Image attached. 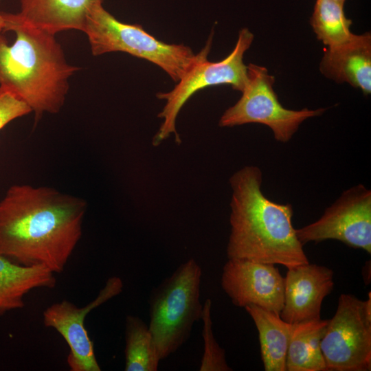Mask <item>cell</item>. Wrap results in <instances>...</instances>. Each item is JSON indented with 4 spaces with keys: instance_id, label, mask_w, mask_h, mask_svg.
<instances>
[{
    "instance_id": "1",
    "label": "cell",
    "mask_w": 371,
    "mask_h": 371,
    "mask_svg": "<svg viewBox=\"0 0 371 371\" xmlns=\"http://www.w3.org/2000/svg\"><path fill=\"white\" fill-rule=\"evenodd\" d=\"M86 210L83 199L52 188L12 186L0 201V252L60 273L81 238Z\"/></svg>"
},
{
    "instance_id": "2",
    "label": "cell",
    "mask_w": 371,
    "mask_h": 371,
    "mask_svg": "<svg viewBox=\"0 0 371 371\" xmlns=\"http://www.w3.org/2000/svg\"><path fill=\"white\" fill-rule=\"evenodd\" d=\"M262 183V171L256 166H246L229 179L228 259L278 264L287 269L309 263L292 223L291 204L268 199Z\"/></svg>"
},
{
    "instance_id": "3",
    "label": "cell",
    "mask_w": 371,
    "mask_h": 371,
    "mask_svg": "<svg viewBox=\"0 0 371 371\" xmlns=\"http://www.w3.org/2000/svg\"><path fill=\"white\" fill-rule=\"evenodd\" d=\"M3 32L15 34L12 44L0 36V85L15 92L31 108L35 123L45 113H57L69 91V80L80 67L66 59L56 34L1 12Z\"/></svg>"
},
{
    "instance_id": "4",
    "label": "cell",
    "mask_w": 371,
    "mask_h": 371,
    "mask_svg": "<svg viewBox=\"0 0 371 371\" xmlns=\"http://www.w3.org/2000/svg\"><path fill=\"white\" fill-rule=\"evenodd\" d=\"M201 267L190 258L150 293L148 325L160 361L181 347L190 337L194 323L201 319Z\"/></svg>"
},
{
    "instance_id": "5",
    "label": "cell",
    "mask_w": 371,
    "mask_h": 371,
    "mask_svg": "<svg viewBox=\"0 0 371 371\" xmlns=\"http://www.w3.org/2000/svg\"><path fill=\"white\" fill-rule=\"evenodd\" d=\"M91 54L100 56L121 52L146 60L165 71L176 82L204 55L209 54L212 35L195 54L188 46L168 44L146 32L139 24L122 23L98 5L89 13L83 30Z\"/></svg>"
},
{
    "instance_id": "6",
    "label": "cell",
    "mask_w": 371,
    "mask_h": 371,
    "mask_svg": "<svg viewBox=\"0 0 371 371\" xmlns=\"http://www.w3.org/2000/svg\"><path fill=\"white\" fill-rule=\"evenodd\" d=\"M254 40V34L247 29L239 31L236 44L232 52L218 62L207 60L208 54L196 61L177 82L173 89L159 92L157 98L165 100L166 104L158 114L163 122L153 139L157 146L172 134L181 143L176 130V120L183 106L190 98L201 89L212 86L229 85L235 90L243 91L247 82V65L243 62L245 52Z\"/></svg>"
},
{
    "instance_id": "7",
    "label": "cell",
    "mask_w": 371,
    "mask_h": 371,
    "mask_svg": "<svg viewBox=\"0 0 371 371\" xmlns=\"http://www.w3.org/2000/svg\"><path fill=\"white\" fill-rule=\"evenodd\" d=\"M247 76L240 98L223 113L220 126L260 124L270 128L277 142L286 143L303 122L326 111L324 108L292 110L284 107L273 87L275 78L264 67L249 64Z\"/></svg>"
},
{
    "instance_id": "8",
    "label": "cell",
    "mask_w": 371,
    "mask_h": 371,
    "mask_svg": "<svg viewBox=\"0 0 371 371\" xmlns=\"http://www.w3.org/2000/svg\"><path fill=\"white\" fill-rule=\"evenodd\" d=\"M321 350L328 370H371V293L366 300L341 294L328 319Z\"/></svg>"
},
{
    "instance_id": "9",
    "label": "cell",
    "mask_w": 371,
    "mask_h": 371,
    "mask_svg": "<svg viewBox=\"0 0 371 371\" xmlns=\"http://www.w3.org/2000/svg\"><path fill=\"white\" fill-rule=\"evenodd\" d=\"M304 245L333 239L371 253V191L359 184L344 191L315 222L296 229Z\"/></svg>"
},
{
    "instance_id": "10",
    "label": "cell",
    "mask_w": 371,
    "mask_h": 371,
    "mask_svg": "<svg viewBox=\"0 0 371 371\" xmlns=\"http://www.w3.org/2000/svg\"><path fill=\"white\" fill-rule=\"evenodd\" d=\"M123 288L117 276L109 278L97 297L84 307H77L67 300L56 302L43 312L46 327L55 329L69 348L67 362L71 371H100L93 342L85 326L87 314L93 309L120 294Z\"/></svg>"
},
{
    "instance_id": "11",
    "label": "cell",
    "mask_w": 371,
    "mask_h": 371,
    "mask_svg": "<svg viewBox=\"0 0 371 371\" xmlns=\"http://www.w3.org/2000/svg\"><path fill=\"white\" fill-rule=\"evenodd\" d=\"M221 284L236 306L254 304L278 315L283 308L284 278L275 265L229 258Z\"/></svg>"
},
{
    "instance_id": "12",
    "label": "cell",
    "mask_w": 371,
    "mask_h": 371,
    "mask_svg": "<svg viewBox=\"0 0 371 371\" xmlns=\"http://www.w3.org/2000/svg\"><path fill=\"white\" fill-rule=\"evenodd\" d=\"M333 286V271L326 267L308 263L288 269L280 317L291 324L320 319L322 302Z\"/></svg>"
},
{
    "instance_id": "13",
    "label": "cell",
    "mask_w": 371,
    "mask_h": 371,
    "mask_svg": "<svg viewBox=\"0 0 371 371\" xmlns=\"http://www.w3.org/2000/svg\"><path fill=\"white\" fill-rule=\"evenodd\" d=\"M319 69L322 73L337 82H348L364 95L371 93V35L366 32L353 34L347 42L328 47Z\"/></svg>"
},
{
    "instance_id": "14",
    "label": "cell",
    "mask_w": 371,
    "mask_h": 371,
    "mask_svg": "<svg viewBox=\"0 0 371 371\" xmlns=\"http://www.w3.org/2000/svg\"><path fill=\"white\" fill-rule=\"evenodd\" d=\"M106 0H19L16 15L25 22L54 34L83 32L91 10Z\"/></svg>"
},
{
    "instance_id": "15",
    "label": "cell",
    "mask_w": 371,
    "mask_h": 371,
    "mask_svg": "<svg viewBox=\"0 0 371 371\" xmlns=\"http://www.w3.org/2000/svg\"><path fill=\"white\" fill-rule=\"evenodd\" d=\"M54 273L41 265H23L0 252V315L24 306L23 297L36 288H52Z\"/></svg>"
},
{
    "instance_id": "16",
    "label": "cell",
    "mask_w": 371,
    "mask_h": 371,
    "mask_svg": "<svg viewBox=\"0 0 371 371\" xmlns=\"http://www.w3.org/2000/svg\"><path fill=\"white\" fill-rule=\"evenodd\" d=\"M258 332L261 358L265 371H286V359L292 324L280 315L256 305L245 307Z\"/></svg>"
},
{
    "instance_id": "17",
    "label": "cell",
    "mask_w": 371,
    "mask_h": 371,
    "mask_svg": "<svg viewBox=\"0 0 371 371\" xmlns=\"http://www.w3.org/2000/svg\"><path fill=\"white\" fill-rule=\"evenodd\" d=\"M328 319H311L292 324L286 371H327L321 350Z\"/></svg>"
},
{
    "instance_id": "18",
    "label": "cell",
    "mask_w": 371,
    "mask_h": 371,
    "mask_svg": "<svg viewBox=\"0 0 371 371\" xmlns=\"http://www.w3.org/2000/svg\"><path fill=\"white\" fill-rule=\"evenodd\" d=\"M126 371H156L160 361L148 325L137 316L128 315L125 323Z\"/></svg>"
},
{
    "instance_id": "19",
    "label": "cell",
    "mask_w": 371,
    "mask_h": 371,
    "mask_svg": "<svg viewBox=\"0 0 371 371\" xmlns=\"http://www.w3.org/2000/svg\"><path fill=\"white\" fill-rule=\"evenodd\" d=\"M311 25L317 38L328 47L348 41L353 36L352 22L344 11V4L333 0H316Z\"/></svg>"
},
{
    "instance_id": "20",
    "label": "cell",
    "mask_w": 371,
    "mask_h": 371,
    "mask_svg": "<svg viewBox=\"0 0 371 371\" xmlns=\"http://www.w3.org/2000/svg\"><path fill=\"white\" fill-rule=\"evenodd\" d=\"M212 301L207 298L203 304L201 319L203 322L202 336L204 350L202 355L200 371H231L228 366L225 351L214 337L211 316Z\"/></svg>"
},
{
    "instance_id": "21",
    "label": "cell",
    "mask_w": 371,
    "mask_h": 371,
    "mask_svg": "<svg viewBox=\"0 0 371 371\" xmlns=\"http://www.w3.org/2000/svg\"><path fill=\"white\" fill-rule=\"evenodd\" d=\"M32 112L29 105L15 92L0 85V131L11 121Z\"/></svg>"
},
{
    "instance_id": "22",
    "label": "cell",
    "mask_w": 371,
    "mask_h": 371,
    "mask_svg": "<svg viewBox=\"0 0 371 371\" xmlns=\"http://www.w3.org/2000/svg\"><path fill=\"white\" fill-rule=\"evenodd\" d=\"M3 27H4V21L0 12V36L2 35V32H3Z\"/></svg>"
},
{
    "instance_id": "23",
    "label": "cell",
    "mask_w": 371,
    "mask_h": 371,
    "mask_svg": "<svg viewBox=\"0 0 371 371\" xmlns=\"http://www.w3.org/2000/svg\"><path fill=\"white\" fill-rule=\"evenodd\" d=\"M333 1H337L339 3H341V4H344L346 0H333Z\"/></svg>"
}]
</instances>
